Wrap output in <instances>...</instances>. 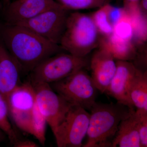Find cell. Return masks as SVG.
<instances>
[{"instance_id": "obj_1", "label": "cell", "mask_w": 147, "mask_h": 147, "mask_svg": "<svg viewBox=\"0 0 147 147\" xmlns=\"http://www.w3.org/2000/svg\"><path fill=\"white\" fill-rule=\"evenodd\" d=\"M0 40L22 71L26 72L31 71L47 58L64 51L59 45L15 24L5 23L0 25Z\"/></svg>"}, {"instance_id": "obj_2", "label": "cell", "mask_w": 147, "mask_h": 147, "mask_svg": "<svg viewBox=\"0 0 147 147\" xmlns=\"http://www.w3.org/2000/svg\"><path fill=\"white\" fill-rule=\"evenodd\" d=\"M90 110L88 139L84 147H111L121 122L135 110L117 101H95Z\"/></svg>"}, {"instance_id": "obj_3", "label": "cell", "mask_w": 147, "mask_h": 147, "mask_svg": "<svg viewBox=\"0 0 147 147\" xmlns=\"http://www.w3.org/2000/svg\"><path fill=\"white\" fill-rule=\"evenodd\" d=\"M101 37L90 14L71 11L59 45L67 53L84 57L98 47Z\"/></svg>"}, {"instance_id": "obj_4", "label": "cell", "mask_w": 147, "mask_h": 147, "mask_svg": "<svg viewBox=\"0 0 147 147\" xmlns=\"http://www.w3.org/2000/svg\"><path fill=\"white\" fill-rule=\"evenodd\" d=\"M89 65L90 61L87 57H79L63 51L47 58L36 65L30 72V82L32 84H50Z\"/></svg>"}, {"instance_id": "obj_5", "label": "cell", "mask_w": 147, "mask_h": 147, "mask_svg": "<svg viewBox=\"0 0 147 147\" xmlns=\"http://www.w3.org/2000/svg\"><path fill=\"white\" fill-rule=\"evenodd\" d=\"M50 85L67 102L81 106L86 110H90L96 101L98 90L91 76L85 69Z\"/></svg>"}, {"instance_id": "obj_6", "label": "cell", "mask_w": 147, "mask_h": 147, "mask_svg": "<svg viewBox=\"0 0 147 147\" xmlns=\"http://www.w3.org/2000/svg\"><path fill=\"white\" fill-rule=\"evenodd\" d=\"M70 12L57 3L31 19L14 24L25 27L50 42L59 45Z\"/></svg>"}, {"instance_id": "obj_7", "label": "cell", "mask_w": 147, "mask_h": 147, "mask_svg": "<svg viewBox=\"0 0 147 147\" xmlns=\"http://www.w3.org/2000/svg\"><path fill=\"white\" fill-rule=\"evenodd\" d=\"M90 114L81 106L73 105L53 132L59 147H81L88 132Z\"/></svg>"}, {"instance_id": "obj_8", "label": "cell", "mask_w": 147, "mask_h": 147, "mask_svg": "<svg viewBox=\"0 0 147 147\" xmlns=\"http://www.w3.org/2000/svg\"><path fill=\"white\" fill-rule=\"evenodd\" d=\"M9 116L18 128L32 134V113L36 104L35 92L30 82L21 84L7 98Z\"/></svg>"}, {"instance_id": "obj_9", "label": "cell", "mask_w": 147, "mask_h": 147, "mask_svg": "<svg viewBox=\"0 0 147 147\" xmlns=\"http://www.w3.org/2000/svg\"><path fill=\"white\" fill-rule=\"evenodd\" d=\"M32 85L35 92L37 107L53 133L73 105L56 92L50 84L39 83Z\"/></svg>"}, {"instance_id": "obj_10", "label": "cell", "mask_w": 147, "mask_h": 147, "mask_svg": "<svg viewBox=\"0 0 147 147\" xmlns=\"http://www.w3.org/2000/svg\"><path fill=\"white\" fill-rule=\"evenodd\" d=\"M95 50L90 61L91 76L97 89L106 93L117 69L116 60L104 47L98 46Z\"/></svg>"}, {"instance_id": "obj_11", "label": "cell", "mask_w": 147, "mask_h": 147, "mask_svg": "<svg viewBox=\"0 0 147 147\" xmlns=\"http://www.w3.org/2000/svg\"><path fill=\"white\" fill-rule=\"evenodd\" d=\"M117 69L106 94L117 101L134 109L129 96V88L137 68L131 62L116 61Z\"/></svg>"}, {"instance_id": "obj_12", "label": "cell", "mask_w": 147, "mask_h": 147, "mask_svg": "<svg viewBox=\"0 0 147 147\" xmlns=\"http://www.w3.org/2000/svg\"><path fill=\"white\" fill-rule=\"evenodd\" d=\"M57 3L55 0H15L7 5L5 23L14 24L27 21Z\"/></svg>"}, {"instance_id": "obj_13", "label": "cell", "mask_w": 147, "mask_h": 147, "mask_svg": "<svg viewBox=\"0 0 147 147\" xmlns=\"http://www.w3.org/2000/svg\"><path fill=\"white\" fill-rule=\"evenodd\" d=\"M20 66L0 40V92L7 98L21 83Z\"/></svg>"}, {"instance_id": "obj_14", "label": "cell", "mask_w": 147, "mask_h": 147, "mask_svg": "<svg viewBox=\"0 0 147 147\" xmlns=\"http://www.w3.org/2000/svg\"><path fill=\"white\" fill-rule=\"evenodd\" d=\"M106 48L116 61L133 63L137 57L138 48L132 40L124 39L113 34L108 37L100 38L99 46Z\"/></svg>"}, {"instance_id": "obj_15", "label": "cell", "mask_w": 147, "mask_h": 147, "mask_svg": "<svg viewBox=\"0 0 147 147\" xmlns=\"http://www.w3.org/2000/svg\"><path fill=\"white\" fill-rule=\"evenodd\" d=\"M135 112L121 122L111 147H141Z\"/></svg>"}, {"instance_id": "obj_16", "label": "cell", "mask_w": 147, "mask_h": 147, "mask_svg": "<svg viewBox=\"0 0 147 147\" xmlns=\"http://www.w3.org/2000/svg\"><path fill=\"white\" fill-rule=\"evenodd\" d=\"M131 103L137 109L147 111V73L137 68L129 88Z\"/></svg>"}, {"instance_id": "obj_17", "label": "cell", "mask_w": 147, "mask_h": 147, "mask_svg": "<svg viewBox=\"0 0 147 147\" xmlns=\"http://www.w3.org/2000/svg\"><path fill=\"white\" fill-rule=\"evenodd\" d=\"M9 116L7 100L0 92V129L8 137L11 143L13 144L18 140L16 132L10 123Z\"/></svg>"}, {"instance_id": "obj_18", "label": "cell", "mask_w": 147, "mask_h": 147, "mask_svg": "<svg viewBox=\"0 0 147 147\" xmlns=\"http://www.w3.org/2000/svg\"><path fill=\"white\" fill-rule=\"evenodd\" d=\"M71 11L98 9L109 3V0H55Z\"/></svg>"}, {"instance_id": "obj_19", "label": "cell", "mask_w": 147, "mask_h": 147, "mask_svg": "<svg viewBox=\"0 0 147 147\" xmlns=\"http://www.w3.org/2000/svg\"><path fill=\"white\" fill-rule=\"evenodd\" d=\"M107 4L97 9V10L90 14L102 37H108L114 33V27L109 22L107 15Z\"/></svg>"}, {"instance_id": "obj_20", "label": "cell", "mask_w": 147, "mask_h": 147, "mask_svg": "<svg viewBox=\"0 0 147 147\" xmlns=\"http://www.w3.org/2000/svg\"><path fill=\"white\" fill-rule=\"evenodd\" d=\"M47 121L38 108L36 103L32 113L31 121L32 134L42 145L46 141Z\"/></svg>"}, {"instance_id": "obj_21", "label": "cell", "mask_w": 147, "mask_h": 147, "mask_svg": "<svg viewBox=\"0 0 147 147\" xmlns=\"http://www.w3.org/2000/svg\"><path fill=\"white\" fill-rule=\"evenodd\" d=\"M135 116L141 147H147V111L137 109Z\"/></svg>"}, {"instance_id": "obj_22", "label": "cell", "mask_w": 147, "mask_h": 147, "mask_svg": "<svg viewBox=\"0 0 147 147\" xmlns=\"http://www.w3.org/2000/svg\"><path fill=\"white\" fill-rule=\"evenodd\" d=\"M107 15L109 22L115 27L121 21L126 17L127 13L123 7H117L107 4Z\"/></svg>"}, {"instance_id": "obj_23", "label": "cell", "mask_w": 147, "mask_h": 147, "mask_svg": "<svg viewBox=\"0 0 147 147\" xmlns=\"http://www.w3.org/2000/svg\"><path fill=\"white\" fill-rule=\"evenodd\" d=\"M123 8L128 13H134L140 10L139 3L140 0H123Z\"/></svg>"}, {"instance_id": "obj_24", "label": "cell", "mask_w": 147, "mask_h": 147, "mask_svg": "<svg viewBox=\"0 0 147 147\" xmlns=\"http://www.w3.org/2000/svg\"><path fill=\"white\" fill-rule=\"evenodd\" d=\"M16 147H38L36 143L30 140H18L13 144Z\"/></svg>"}, {"instance_id": "obj_25", "label": "cell", "mask_w": 147, "mask_h": 147, "mask_svg": "<svg viewBox=\"0 0 147 147\" xmlns=\"http://www.w3.org/2000/svg\"><path fill=\"white\" fill-rule=\"evenodd\" d=\"M139 8L142 14L143 13L144 16L146 17L147 15V0H140Z\"/></svg>"}, {"instance_id": "obj_26", "label": "cell", "mask_w": 147, "mask_h": 147, "mask_svg": "<svg viewBox=\"0 0 147 147\" xmlns=\"http://www.w3.org/2000/svg\"><path fill=\"white\" fill-rule=\"evenodd\" d=\"M3 133V131L1 129H0V142L2 141L3 139H4V135Z\"/></svg>"}, {"instance_id": "obj_27", "label": "cell", "mask_w": 147, "mask_h": 147, "mask_svg": "<svg viewBox=\"0 0 147 147\" xmlns=\"http://www.w3.org/2000/svg\"><path fill=\"white\" fill-rule=\"evenodd\" d=\"M9 1L10 0H3L4 3L5 4L7 5L9 3Z\"/></svg>"}]
</instances>
